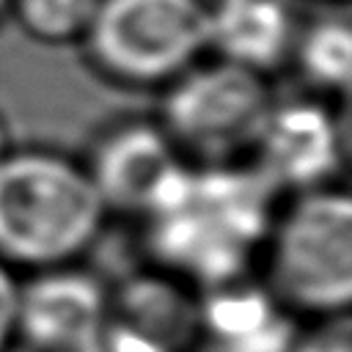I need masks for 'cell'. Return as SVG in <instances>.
<instances>
[{
    "label": "cell",
    "instance_id": "3",
    "mask_svg": "<svg viewBox=\"0 0 352 352\" xmlns=\"http://www.w3.org/2000/svg\"><path fill=\"white\" fill-rule=\"evenodd\" d=\"M267 286L314 319L344 316L352 300V201L341 184L289 195L264 242Z\"/></svg>",
    "mask_w": 352,
    "mask_h": 352
},
{
    "label": "cell",
    "instance_id": "2",
    "mask_svg": "<svg viewBox=\"0 0 352 352\" xmlns=\"http://www.w3.org/2000/svg\"><path fill=\"white\" fill-rule=\"evenodd\" d=\"M107 217L82 160L41 146L0 157V261L14 272L80 264Z\"/></svg>",
    "mask_w": 352,
    "mask_h": 352
},
{
    "label": "cell",
    "instance_id": "4",
    "mask_svg": "<svg viewBox=\"0 0 352 352\" xmlns=\"http://www.w3.org/2000/svg\"><path fill=\"white\" fill-rule=\"evenodd\" d=\"M206 19L204 0H99L82 38L107 80L165 88L206 52Z\"/></svg>",
    "mask_w": 352,
    "mask_h": 352
},
{
    "label": "cell",
    "instance_id": "13",
    "mask_svg": "<svg viewBox=\"0 0 352 352\" xmlns=\"http://www.w3.org/2000/svg\"><path fill=\"white\" fill-rule=\"evenodd\" d=\"M96 6L99 0H16L25 30L52 44L82 38Z\"/></svg>",
    "mask_w": 352,
    "mask_h": 352
},
{
    "label": "cell",
    "instance_id": "1",
    "mask_svg": "<svg viewBox=\"0 0 352 352\" xmlns=\"http://www.w3.org/2000/svg\"><path fill=\"white\" fill-rule=\"evenodd\" d=\"M278 206L250 160H184L140 214V242L154 270L204 292L250 275Z\"/></svg>",
    "mask_w": 352,
    "mask_h": 352
},
{
    "label": "cell",
    "instance_id": "16",
    "mask_svg": "<svg viewBox=\"0 0 352 352\" xmlns=\"http://www.w3.org/2000/svg\"><path fill=\"white\" fill-rule=\"evenodd\" d=\"M8 148H11V135H8V124H6V118L0 116V157H3Z\"/></svg>",
    "mask_w": 352,
    "mask_h": 352
},
{
    "label": "cell",
    "instance_id": "6",
    "mask_svg": "<svg viewBox=\"0 0 352 352\" xmlns=\"http://www.w3.org/2000/svg\"><path fill=\"white\" fill-rule=\"evenodd\" d=\"M278 195L336 184L346 162V129L324 96L272 102L248 154Z\"/></svg>",
    "mask_w": 352,
    "mask_h": 352
},
{
    "label": "cell",
    "instance_id": "14",
    "mask_svg": "<svg viewBox=\"0 0 352 352\" xmlns=\"http://www.w3.org/2000/svg\"><path fill=\"white\" fill-rule=\"evenodd\" d=\"M292 352H352L346 314L344 316L319 319V324L314 330H308V333L300 330Z\"/></svg>",
    "mask_w": 352,
    "mask_h": 352
},
{
    "label": "cell",
    "instance_id": "7",
    "mask_svg": "<svg viewBox=\"0 0 352 352\" xmlns=\"http://www.w3.org/2000/svg\"><path fill=\"white\" fill-rule=\"evenodd\" d=\"M110 283L80 264L19 278L16 336L25 352H99Z\"/></svg>",
    "mask_w": 352,
    "mask_h": 352
},
{
    "label": "cell",
    "instance_id": "8",
    "mask_svg": "<svg viewBox=\"0 0 352 352\" xmlns=\"http://www.w3.org/2000/svg\"><path fill=\"white\" fill-rule=\"evenodd\" d=\"M184 160L157 118H126L110 124L82 162L107 214L140 220Z\"/></svg>",
    "mask_w": 352,
    "mask_h": 352
},
{
    "label": "cell",
    "instance_id": "15",
    "mask_svg": "<svg viewBox=\"0 0 352 352\" xmlns=\"http://www.w3.org/2000/svg\"><path fill=\"white\" fill-rule=\"evenodd\" d=\"M16 302H19V272L0 261V352H8L16 336Z\"/></svg>",
    "mask_w": 352,
    "mask_h": 352
},
{
    "label": "cell",
    "instance_id": "18",
    "mask_svg": "<svg viewBox=\"0 0 352 352\" xmlns=\"http://www.w3.org/2000/svg\"><path fill=\"white\" fill-rule=\"evenodd\" d=\"M99 352H104V349H99Z\"/></svg>",
    "mask_w": 352,
    "mask_h": 352
},
{
    "label": "cell",
    "instance_id": "11",
    "mask_svg": "<svg viewBox=\"0 0 352 352\" xmlns=\"http://www.w3.org/2000/svg\"><path fill=\"white\" fill-rule=\"evenodd\" d=\"M294 19L283 0H214L206 19V50L242 69L270 74L292 58Z\"/></svg>",
    "mask_w": 352,
    "mask_h": 352
},
{
    "label": "cell",
    "instance_id": "17",
    "mask_svg": "<svg viewBox=\"0 0 352 352\" xmlns=\"http://www.w3.org/2000/svg\"><path fill=\"white\" fill-rule=\"evenodd\" d=\"M8 3H11V0H0V14L6 11V6H8Z\"/></svg>",
    "mask_w": 352,
    "mask_h": 352
},
{
    "label": "cell",
    "instance_id": "9",
    "mask_svg": "<svg viewBox=\"0 0 352 352\" xmlns=\"http://www.w3.org/2000/svg\"><path fill=\"white\" fill-rule=\"evenodd\" d=\"M198 292L160 270L110 286L104 352H195Z\"/></svg>",
    "mask_w": 352,
    "mask_h": 352
},
{
    "label": "cell",
    "instance_id": "5",
    "mask_svg": "<svg viewBox=\"0 0 352 352\" xmlns=\"http://www.w3.org/2000/svg\"><path fill=\"white\" fill-rule=\"evenodd\" d=\"M272 102L264 74L214 58L162 88L157 121L187 160H248Z\"/></svg>",
    "mask_w": 352,
    "mask_h": 352
},
{
    "label": "cell",
    "instance_id": "10",
    "mask_svg": "<svg viewBox=\"0 0 352 352\" xmlns=\"http://www.w3.org/2000/svg\"><path fill=\"white\" fill-rule=\"evenodd\" d=\"M297 314L250 275L198 292L195 352H292Z\"/></svg>",
    "mask_w": 352,
    "mask_h": 352
},
{
    "label": "cell",
    "instance_id": "12",
    "mask_svg": "<svg viewBox=\"0 0 352 352\" xmlns=\"http://www.w3.org/2000/svg\"><path fill=\"white\" fill-rule=\"evenodd\" d=\"M292 60L300 77L324 99L344 96L352 77V30L344 19H319L297 33Z\"/></svg>",
    "mask_w": 352,
    "mask_h": 352
}]
</instances>
